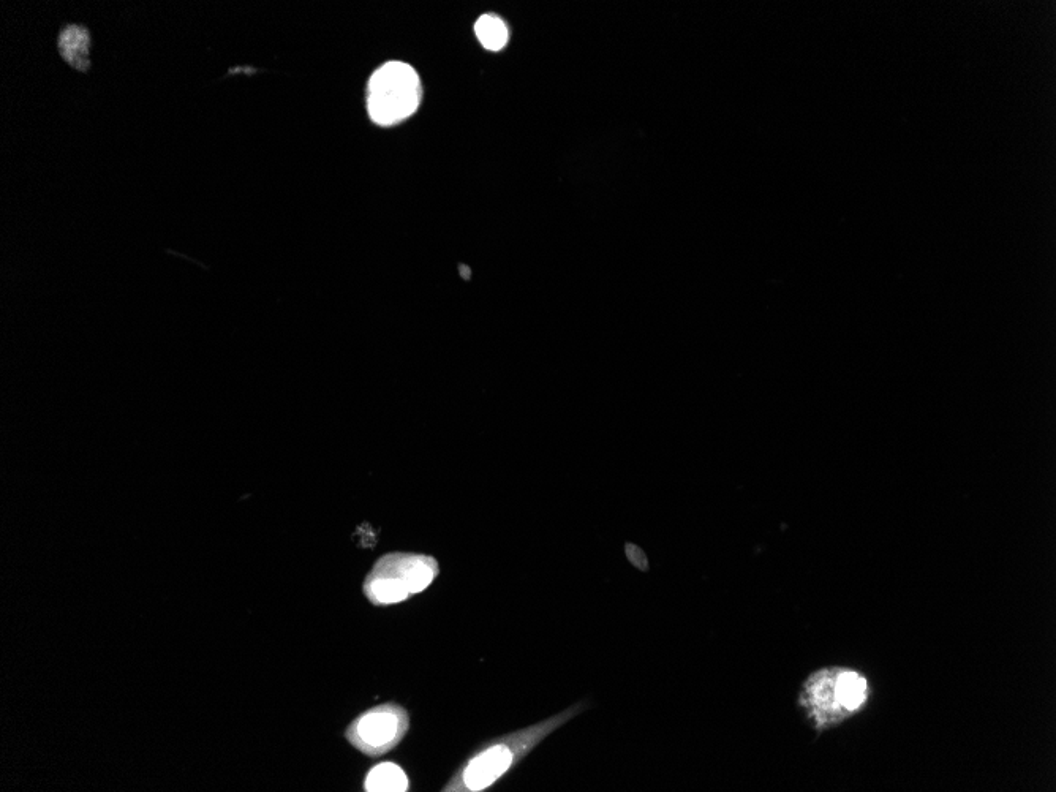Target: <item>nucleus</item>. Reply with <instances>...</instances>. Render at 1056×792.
<instances>
[{"mask_svg":"<svg viewBox=\"0 0 1056 792\" xmlns=\"http://www.w3.org/2000/svg\"><path fill=\"white\" fill-rule=\"evenodd\" d=\"M587 709L589 702H574L568 709L535 725L487 740L462 762L446 781L442 792H483L492 788L547 737Z\"/></svg>","mask_w":1056,"mask_h":792,"instance_id":"f257e3e1","label":"nucleus"},{"mask_svg":"<svg viewBox=\"0 0 1056 792\" xmlns=\"http://www.w3.org/2000/svg\"><path fill=\"white\" fill-rule=\"evenodd\" d=\"M421 84L412 65L389 62L378 68L369 83L367 106L372 121L393 125L418 110Z\"/></svg>","mask_w":1056,"mask_h":792,"instance_id":"f03ea898","label":"nucleus"},{"mask_svg":"<svg viewBox=\"0 0 1056 792\" xmlns=\"http://www.w3.org/2000/svg\"><path fill=\"white\" fill-rule=\"evenodd\" d=\"M410 731V713L397 702H385L351 721L345 737L350 745L370 758L386 755L399 747Z\"/></svg>","mask_w":1056,"mask_h":792,"instance_id":"7ed1b4c3","label":"nucleus"},{"mask_svg":"<svg viewBox=\"0 0 1056 792\" xmlns=\"http://www.w3.org/2000/svg\"><path fill=\"white\" fill-rule=\"evenodd\" d=\"M835 672L837 669H824L811 674L800 693V706L818 729L827 728L845 715L835 696Z\"/></svg>","mask_w":1056,"mask_h":792,"instance_id":"20e7f679","label":"nucleus"},{"mask_svg":"<svg viewBox=\"0 0 1056 792\" xmlns=\"http://www.w3.org/2000/svg\"><path fill=\"white\" fill-rule=\"evenodd\" d=\"M374 570L391 574L404 582L412 595L426 592L440 574V565L430 555L394 554L385 555L375 563Z\"/></svg>","mask_w":1056,"mask_h":792,"instance_id":"39448f33","label":"nucleus"},{"mask_svg":"<svg viewBox=\"0 0 1056 792\" xmlns=\"http://www.w3.org/2000/svg\"><path fill=\"white\" fill-rule=\"evenodd\" d=\"M363 592L374 606H394L412 596L404 582L383 571L372 570L364 581Z\"/></svg>","mask_w":1056,"mask_h":792,"instance_id":"423d86ee","label":"nucleus"},{"mask_svg":"<svg viewBox=\"0 0 1056 792\" xmlns=\"http://www.w3.org/2000/svg\"><path fill=\"white\" fill-rule=\"evenodd\" d=\"M59 51L64 61L80 72H86L91 61V35L81 26H68L59 35Z\"/></svg>","mask_w":1056,"mask_h":792,"instance_id":"0eeeda50","label":"nucleus"},{"mask_svg":"<svg viewBox=\"0 0 1056 792\" xmlns=\"http://www.w3.org/2000/svg\"><path fill=\"white\" fill-rule=\"evenodd\" d=\"M835 696L846 713L857 712L868 699V682L854 671L835 672Z\"/></svg>","mask_w":1056,"mask_h":792,"instance_id":"6e6552de","label":"nucleus"},{"mask_svg":"<svg viewBox=\"0 0 1056 792\" xmlns=\"http://www.w3.org/2000/svg\"><path fill=\"white\" fill-rule=\"evenodd\" d=\"M408 789L407 774L396 762H381L372 767L364 781V791L367 792H407Z\"/></svg>","mask_w":1056,"mask_h":792,"instance_id":"1a4fd4ad","label":"nucleus"},{"mask_svg":"<svg viewBox=\"0 0 1056 792\" xmlns=\"http://www.w3.org/2000/svg\"><path fill=\"white\" fill-rule=\"evenodd\" d=\"M479 42L486 50L498 51L508 42V27L502 19L494 15H484L475 26Z\"/></svg>","mask_w":1056,"mask_h":792,"instance_id":"9d476101","label":"nucleus"},{"mask_svg":"<svg viewBox=\"0 0 1056 792\" xmlns=\"http://www.w3.org/2000/svg\"><path fill=\"white\" fill-rule=\"evenodd\" d=\"M625 554H627V559L630 560L634 568H638L639 571H644V573L649 571V559H647V555H645L641 547L633 543H627L625 544Z\"/></svg>","mask_w":1056,"mask_h":792,"instance_id":"9b49d317","label":"nucleus"}]
</instances>
